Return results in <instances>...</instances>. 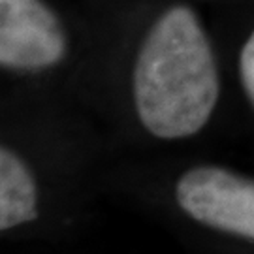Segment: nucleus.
I'll use <instances>...</instances> for the list:
<instances>
[{
  "instance_id": "obj_5",
  "label": "nucleus",
  "mask_w": 254,
  "mask_h": 254,
  "mask_svg": "<svg viewBox=\"0 0 254 254\" xmlns=\"http://www.w3.org/2000/svg\"><path fill=\"white\" fill-rule=\"evenodd\" d=\"M239 73L245 87V92L254 108V32L249 36L239 57Z\"/></svg>"
},
{
  "instance_id": "obj_3",
  "label": "nucleus",
  "mask_w": 254,
  "mask_h": 254,
  "mask_svg": "<svg viewBox=\"0 0 254 254\" xmlns=\"http://www.w3.org/2000/svg\"><path fill=\"white\" fill-rule=\"evenodd\" d=\"M68 40L42 0H0V64L8 70H46L64 59Z\"/></svg>"
},
{
  "instance_id": "obj_4",
  "label": "nucleus",
  "mask_w": 254,
  "mask_h": 254,
  "mask_svg": "<svg viewBox=\"0 0 254 254\" xmlns=\"http://www.w3.org/2000/svg\"><path fill=\"white\" fill-rule=\"evenodd\" d=\"M38 217V189L28 166L8 147L0 149V230Z\"/></svg>"
},
{
  "instance_id": "obj_2",
  "label": "nucleus",
  "mask_w": 254,
  "mask_h": 254,
  "mask_svg": "<svg viewBox=\"0 0 254 254\" xmlns=\"http://www.w3.org/2000/svg\"><path fill=\"white\" fill-rule=\"evenodd\" d=\"M175 200L203 226L254 241V179L218 166H198L179 177Z\"/></svg>"
},
{
  "instance_id": "obj_1",
  "label": "nucleus",
  "mask_w": 254,
  "mask_h": 254,
  "mask_svg": "<svg viewBox=\"0 0 254 254\" xmlns=\"http://www.w3.org/2000/svg\"><path fill=\"white\" fill-rule=\"evenodd\" d=\"M218 100L215 55L196 13L173 6L156 19L134 66V102L141 125L160 139L194 136Z\"/></svg>"
}]
</instances>
